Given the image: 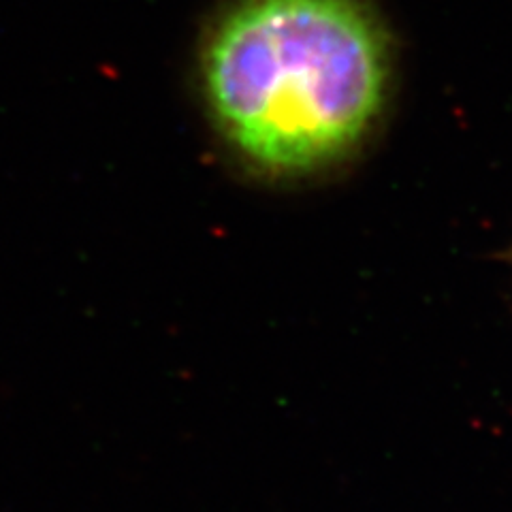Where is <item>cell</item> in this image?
<instances>
[{
  "label": "cell",
  "mask_w": 512,
  "mask_h": 512,
  "mask_svg": "<svg viewBox=\"0 0 512 512\" xmlns=\"http://www.w3.org/2000/svg\"><path fill=\"white\" fill-rule=\"evenodd\" d=\"M201 75L233 152L288 178L333 165L372 131L389 54L357 0H244L207 37Z\"/></svg>",
  "instance_id": "cell-1"
}]
</instances>
